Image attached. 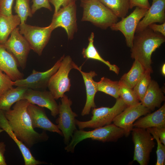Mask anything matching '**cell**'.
<instances>
[{"label": "cell", "mask_w": 165, "mask_h": 165, "mask_svg": "<svg viewBox=\"0 0 165 165\" xmlns=\"http://www.w3.org/2000/svg\"><path fill=\"white\" fill-rule=\"evenodd\" d=\"M30 103L26 99L21 100L14 104L12 109L4 111L5 117L15 135L29 148L49 138L45 131L39 133L33 128L27 111Z\"/></svg>", "instance_id": "cell-1"}, {"label": "cell", "mask_w": 165, "mask_h": 165, "mask_svg": "<svg viewBox=\"0 0 165 165\" xmlns=\"http://www.w3.org/2000/svg\"><path fill=\"white\" fill-rule=\"evenodd\" d=\"M136 33L131 48V57L139 61L145 70L152 73V54L165 42V36L148 27Z\"/></svg>", "instance_id": "cell-2"}, {"label": "cell", "mask_w": 165, "mask_h": 165, "mask_svg": "<svg viewBox=\"0 0 165 165\" xmlns=\"http://www.w3.org/2000/svg\"><path fill=\"white\" fill-rule=\"evenodd\" d=\"M123 136V130L113 123L95 128L90 131L76 130L64 149L67 152L73 153L77 144L86 139L90 138L103 142H116Z\"/></svg>", "instance_id": "cell-3"}, {"label": "cell", "mask_w": 165, "mask_h": 165, "mask_svg": "<svg viewBox=\"0 0 165 165\" xmlns=\"http://www.w3.org/2000/svg\"><path fill=\"white\" fill-rule=\"evenodd\" d=\"M83 9L82 21H88L104 29L117 22L118 18L99 0H81Z\"/></svg>", "instance_id": "cell-4"}, {"label": "cell", "mask_w": 165, "mask_h": 165, "mask_svg": "<svg viewBox=\"0 0 165 165\" xmlns=\"http://www.w3.org/2000/svg\"><path fill=\"white\" fill-rule=\"evenodd\" d=\"M127 105L120 97L111 108L102 107L93 108L92 116L90 120L81 121L76 119L75 123L79 129L95 128L111 124L116 116L123 111Z\"/></svg>", "instance_id": "cell-5"}, {"label": "cell", "mask_w": 165, "mask_h": 165, "mask_svg": "<svg viewBox=\"0 0 165 165\" xmlns=\"http://www.w3.org/2000/svg\"><path fill=\"white\" fill-rule=\"evenodd\" d=\"M78 67L70 56L64 55L59 68L50 78L47 87L56 100L69 91L71 84L69 74L72 69H76Z\"/></svg>", "instance_id": "cell-6"}, {"label": "cell", "mask_w": 165, "mask_h": 165, "mask_svg": "<svg viewBox=\"0 0 165 165\" xmlns=\"http://www.w3.org/2000/svg\"><path fill=\"white\" fill-rule=\"evenodd\" d=\"M131 133L134 145L133 161L140 165H148L155 145L154 138L145 129L134 127Z\"/></svg>", "instance_id": "cell-7"}, {"label": "cell", "mask_w": 165, "mask_h": 165, "mask_svg": "<svg viewBox=\"0 0 165 165\" xmlns=\"http://www.w3.org/2000/svg\"><path fill=\"white\" fill-rule=\"evenodd\" d=\"M19 26L20 33L28 42L31 50L41 56L50 39L53 29L50 25L40 27L26 23H20Z\"/></svg>", "instance_id": "cell-8"}, {"label": "cell", "mask_w": 165, "mask_h": 165, "mask_svg": "<svg viewBox=\"0 0 165 165\" xmlns=\"http://www.w3.org/2000/svg\"><path fill=\"white\" fill-rule=\"evenodd\" d=\"M59 105V117L56 120L57 125L62 133L65 143H69L74 131L77 130L75 118L78 115L71 108L72 102L65 94L61 98Z\"/></svg>", "instance_id": "cell-9"}, {"label": "cell", "mask_w": 165, "mask_h": 165, "mask_svg": "<svg viewBox=\"0 0 165 165\" xmlns=\"http://www.w3.org/2000/svg\"><path fill=\"white\" fill-rule=\"evenodd\" d=\"M76 21V5L74 2L62 7L53 14L50 25L53 30L59 27L64 28L68 38L72 40L77 31Z\"/></svg>", "instance_id": "cell-10"}, {"label": "cell", "mask_w": 165, "mask_h": 165, "mask_svg": "<svg viewBox=\"0 0 165 165\" xmlns=\"http://www.w3.org/2000/svg\"><path fill=\"white\" fill-rule=\"evenodd\" d=\"M2 45L13 55L18 65L22 69H25L31 49L28 42L20 33L19 28L14 29L11 33L10 37Z\"/></svg>", "instance_id": "cell-11"}, {"label": "cell", "mask_w": 165, "mask_h": 165, "mask_svg": "<svg viewBox=\"0 0 165 165\" xmlns=\"http://www.w3.org/2000/svg\"><path fill=\"white\" fill-rule=\"evenodd\" d=\"M148 9L136 7L129 16L121 18L119 21L112 25V31H119L124 35L127 46L131 48L137 27L141 20L144 16Z\"/></svg>", "instance_id": "cell-12"}, {"label": "cell", "mask_w": 165, "mask_h": 165, "mask_svg": "<svg viewBox=\"0 0 165 165\" xmlns=\"http://www.w3.org/2000/svg\"><path fill=\"white\" fill-rule=\"evenodd\" d=\"M63 57L64 55L52 68L46 71L39 72L33 69L31 74L26 78L14 81V86L38 90L46 89L50 78L59 68Z\"/></svg>", "instance_id": "cell-13"}, {"label": "cell", "mask_w": 165, "mask_h": 165, "mask_svg": "<svg viewBox=\"0 0 165 165\" xmlns=\"http://www.w3.org/2000/svg\"><path fill=\"white\" fill-rule=\"evenodd\" d=\"M151 111L139 102L127 107L114 119L113 123L122 128L124 136L127 137L134 128L133 123L141 116L150 113Z\"/></svg>", "instance_id": "cell-14"}, {"label": "cell", "mask_w": 165, "mask_h": 165, "mask_svg": "<svg viewBox=\"0 0 165 165\" xmlns=\"http://www.w3.org/2000/svg\"><path fill=\"white\" fill-rule=\"evenodd\" d=\"M30 103L45 108L50 111L51 115L55 118L59 113V105L52 93L46 90H40L28 88L23 97Z\"/></svg>", "instance_id": "cell-15"}, {"label": "cell", "mask_w": 165, "mask_h": 165, "mask_svg": "<svg viewBox=\"0 0 165 165\" xmlns=\"http://www.w3.org/2000/svg\"><path fill=\"white\" fill-rule=\"evenodd\" d=\"M27 111L34 129L40 128L63 136L62 132L57 125L48 118L43 108L30 103L27 108Z\"/></svg>", "instance_id": "cell-16"}, {"label": "cell", "mask_w": 165, "mask_h": 165, "mask_svg": "<svg viewBox=\"0 0 165 165\" xmlns=\"http://www.w3.org/2000/svg\"><path fill=\"white\" fill-rule=\"evenodd\" d=\"M165 22V0H152V3L139 22L135 32L141 31L151 24Z\"/></svg>", "instance_id": "cell-17"}, {"label": "cell", "mask_w": 165, "mask_h": 165, "mask_svg": "<svg viewBox=\"0 0 165 165\" xmlns=\"http://www.w3.org/2000/svg\"><path fill=\"white\" fill-rule=\"evenodd\" d=\"M0 127L5 131L18 146L23 156L25 165H38L45 162L36 160L32 155L29 148L16 136L10 127L5 116L4 111L0 110Z\"/></svg>", "instance_id": "cell-18"}, {"label": "cell", "mask_w": 165, "mask_h": 165, "mask_svg": "<svg viewBox=\"0 0 165 165\" xmlns=\"http://www.w3.org/2000/svg\"><path fill=\"white\" fill-rule=\"evenodd\" d=\"M16 58L0 44V70L4 72L13 81L24 78V74L19 70Z\"/></svg>", "instance_id": "cell-19"}, {"label": "cell", "mask_w": 165, "mask_h": 165, "mask_svg": "<svg viewBox=\"0 0 165 165\" xmlns=\"http://www.w3.org/2000/svg\"><path fill=\"white\" fill-rule=\"evenodd\" d=\"M76 70L79 71L82 76L86 87V99L85 106L81 112L82 116L88 115L91 108H96L94 102L95 94L97 92V82L93 80V78L97 74L94 71H90L89 72L82 71L80 67H78Z\"/></svg>", "instance_id": "cell-20"}, {"label": "cell", "mask_w": 165, "mask_h": 165, "mask_svg": "<svg viewBox=\"0 0 165 165\" xmlns=\"http://www.w3.org/2000/svg\"><path fill=\"white\" fill-rule=\"evenodd\" d=\"M165 99V96L157 82L151 80L141 102L150 111H153L156 108L160 107Z\"/></svg>", "instance_id": "cell-21"}, {"label": "cell", "mask_w": 165, "mask_h": 165, "mask_svg": "<svg viewBox=\"0 0 165 165\" xmlns=\"http://www.w3.org/2000/svg\"><path fill=\"white\" fill-rule=\"evenodd\" d=\"M134 127L147 129L165 127V103L154 112L140 118L133 123Z\"/></svg>", "instance_id": "cell-22"}, {"label": "cell", "mask_w": 165, "mask_h": 165, "mask_svg": "<svg viewBox=\"0 0 165 165\" xmlns=\"http://www.w3.org/2000/svg\"><path fill=\"white\" fill-rule=\"evenodd\" d=\"M21 23L17 14L8 16L0 13V44L5 43L12 32Z\"/></svg>", "instance_id": "cell-23"}, {"label": "cell", "mask_w": 165, "mask_h": 165, "mask_svg": "<svg viewBox=\"0 0 165 165\" xmlns=\"http://www.w3.org/2000/svg\"><path fill=\"white\" fill-rule=\"evenodd\" d=\"M27 89L22 86L13 87L3 94L0 97V110L6 111L11 109L13 105L23 99Z\"/></svg>", "instance_id": "cell-24"}, {"label": "cell", "mask_w": 165, "mask_h": 165, "mask_svg": "<svg viewBox=\"0 0 165 165\" xmlns=\"http://www.w3.org/2000/svg\"><path fill=\"white\" fill-rule=\"evenodd\" d=\"M94 33H91L88 38L89 43L86 48H83L82 52L84 58L87 59H92L101 61L109 68V70L116 74L119 72V69L116 65L111 64L109 61L104 59L99 53L94 44Z\"/></svg>", "instance_id": "cell-25"}, {"label": "cell", "mask_w": 165, "mask_h": 165, "mask_svg": "<svg viewBox=\"0 0 165 165\" xmlns=\"http://www.w3.org/2000/svg\"><path fill=\"white\" fill-rule=\"evenodd\" d=\"M145 71L141 64L135 60L130 70L124 74L120 80L129 87L133 89Z\"/></svg>", "instance_id": "cell-26"}, {"label": "cell", "mask_w": 165, "mask_h": 165, "mask_svg": "<svg viewBox=\"0 0 165 165\" xmlns=\"http://www.w3.org/2000/svg\"><path fill=\"white\" fill-rule=\"evenodd\" d=\"M118 18L125 17L130 9V0H99Z\"/></svg>", "instance_id": "cell-27"}, {"label": "cell", "mask_w": 165, "mask_h": 165, "mask_svg": "<svg viewBox=\"0 0 165 165\" xmlns=\"http://www.w3.org/2000/svg\"><path fill=\"white\" fill-rule=\"evenodd\" d=\"M96 83L97 91L104 93L116 99L119 97V81H113L107 78L103 77Z\"/></svg>", "instance_id": "cell-28"}, {"label": "cell", "mask_w": 165, "mask_h": 165, "mask_svg": "<svg viewBox=\"0 0 165 165\" xmlns=\"http://www.w3.org/2000/svg\"><path fill=\"white\" fill-rule=\"evenodd\" d=\"M119 97L127 106L133 105L139 103L133 89L126 86L120 80L119 81Z\"/></svg>", "instance_id": "cell-29"}, {"label": "cell", "mask_w": 165, "mask_h": 165, "mask_svg": "<svg viewBox=\"0 0 165 165\" xmlns=\"http://www.w3.org/2000/svg\"><path fill=\"white\" fill-rule=\"evenodd\" d=\"M151 73L145 70L144 73L133 89L139 101H141L151 80Z\"/></svg>", "instance_id": "cell-30"}, {"label": "cell", "mask_w": 165, "mask_h": 165, "mask_svg": "<svg viewBox=\"0 0 165 165\" xmlns=\"http://www.w3.org/2000/svg\"><path fill=\"white\" fill-rule=\"evenodd\" d=\"M30 0H16L14 8L15 13L20 18L21 24L26 23L28 17H32Z\"/></svg>", "instance_id": "cell-31"}, {"label": "cell", "mask_w": 165, "mask_h": 165, "mask_svg": "<svg viewBox=\"0 0 165 165\" xmlns=\"http://www.w3.org/2000/svg\"><path fill=\"white\" fill-rule=\"evenodd\" d=\"M146 130L152 135L156 141L157 147L156 150L157 161L156 165H164L165 160V145L161 142L158 136L154 132L152 127L146 129Z\"/></svg>", "instance_id": "cell-32"}, {"label": "cell", "mask_w": 165, "mask_h": 165, "mask_svg": "<svg viewBox=\"0 0 165 165\" xmlns=\"http://www.w3.org/2000/svg\"><path fill=\"white\" fill-rule=\"evenodd\" d=\"M14 86V81L0 70V97Z\"/></svg>", "instance_id": "cell-33"}, {"label": "cell", "mask_w": 165, "mask_h": 165, "mask_svg": "<svg viewBox=\"0 0 165 165\" xmlns=\"http://www.w3.org/2000/svg\"><path fill=\"white\" fill-rule=\"evenodd\" d=\"M14 1L0 0V13L8 16L12 15V8Z\"/></svg>", "instance_id": "cell-34"}, {"label": "cell", "mask_w": 165, "mask_h": 165, "mask_svg": "<svg viewBox=\"0 0 165 165\" xmlns=\"http://www.w3.org/2000/svg\"><path fill=\"white\" fill-rule=\"evenodd\" d=\"M32 2L31 10L33 15L42 8H46L50 11L52 10L49 0H32Z\"/></svg>", "instance_id": "cell-35"}, {"label": "cell", "mask_w": 165, "mask_h": 165, "mask_svg": "<svg viewBox=\"0 0 165 165\" xmlns=\"http://www.w3.org/2000/svg\"><path fill=\"white\" fill-rule=\"evenodd\" d=\"M77 0H49L54 6V14H56L61 7L66 6L69 4L75 2Z\"/></svg>", "instance_id": "cell-36"}, {"label": "cell", "mask_w": 165, "mask_h": 165, "mask_svg": "<svg viewBox=\"0 0 165 165\" xmlns=\"http://www.w3.org/2000/svg\"><path fill=\"white\" fill-rule=\"evenodd\" d=\"M130 0V9H132L135 7H138L148 9L150 6L148 0Z\"/></svg>", "instance_id": "cell-37"}, {"label": "cell", "mask_w": 165, "mask_h": 165, "mask_svg": "<svg viewBox=\"0 0 165 165\" xmlns=\"http://www.w3.org/2000/svg\"><path fill=\"white\" fill-rule=\"evenodd\" d=\"M148 27L154 31L160 33L165 36V22L160 24L152 23L149 25Z\"/></svg>", "instance_id": "cell-38"}, {"label": "cell", "mask_w": 165, "mask_h": 165, "mask_svg": "<svg viewBox=\"0 0 165 165\" xmlns=\"http://www.w3.org/2000/svg\"><path fill=\"white\" fill-rule=\"evenodd\" d=\"M152 128L158 136L161 142L165 145V127Z\"/></svg>", "instance_id": "cell-39"}, {"label": "cell", "mask_w": 165, "mask_h": 165, "mask_svg": "<svg viewBox=\"0 0 165 165\" xmlns=\"http://www.w3.org/2000/svg\"><path fill=\"white\" fill-rule=\"evenodd\" d=\"M6 145L3 142H0V165H6L4 156V154L6 150Z\"/></svg>", "instance_id": "cell-40"}, {"label": "cell", "mask_w": 165, "mask_h": 165, "mask_svg": "<svg viewBox=\"0 0 165 165\" xmlns=\"http://www.w3.org/2000/svg\"><path fill=\"white\" fill-rule=\"evenodd\" d=\"M161 72L163 75H165V64H164L161 68Z\"/></svg>", "instance_id": "cell-41"}]
</instances>
